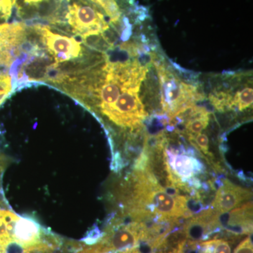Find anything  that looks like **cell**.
<instances>
[{"label":"cell","instance_id":"cell-1","mask_svg":"<svg viewBox=\"0 0 253 253\" xmlns=\"http://www.w3.org/2000/svg\"><path fill=\"white\" fill-rule=\"evenodd\" d=\"M148 71L139 60L111 61L103 53L86 68L60 73L52 83L111 126L132 131L148 116L139 96Z\"/></svg>","mask_w":253,"mask_h":253},{"label":"cell","instance_id":"cell-2","mask_svg":"<svg viewBox=\"0 0 253 253\" xmlns=\"http://www.w3.org/2000/svg\"><path fill=\"white\" fill-rule=\"evenodd\" d=\"M149 169V166L135 168L131 174V191L124 198L126 215L131 220L143 222L178 221L192 217L189 200L163 187Z\"/></svg>","mask_w":253,"mask_h":253},{"label":"cell","instance_id":"cell-3","mask_svg":"<svg viewBox=\"0 0 253 253\" xmlns=\"http://www.w3.org/2000/svg\"><path fill=\"white\" fill-rule=\"evenodd\" d=\"M53 25L68 26L83 41L105 34L112 26L104 11L89 0H61Z\"/></svg>","mask_w":253,"mask_h":253},{"label":"cell","instance_id":"cell-4","mask_svg":"<svg viewBox=\"0 0 253 253\" xmlns=\"http://www.w3.org/2000/svg\"><path fill=\"white\" fill-rule=\"evenodd\" d=\"M159 81L161 105L171 120L196 103L205 99L204 94L194 84L183 81L165 63L151 56Z\"/></svg>","mask_w":253,"mask_h":253},{"label":"cell","instance_id":"cell-5","mask_svg":"<svg viewBox=\"0 0 253 253\" xmlns=\"http://www.w3.org/2000/svg\"><path fill=\"white\" fill-rule=\"evenodd\" d=\"M166 138V137H165ZM164 146L165 139H164ZM163 157L172 186L186 191L199 189L201 184L198 176L204 174L205 167L199 158L183 149L165 146Z\"/></svg>","mask_w":253,"mask_h":253},{"label":"cell","instance_id":"cell-6","mask_svg":"<svg viewBox=\"0 0 253 253\" xmlns=\"http://www.w3.org/2000/svg\"><path fill=\"white\" fill-rule=\"evenodd\" d=\"M31 28L41 39L47 52L54 58L55 62L51 65L50 69L59 68L63 63L74 61L83 56L84 49L82 43L73 37L55 33L49 26L42 23L33 25Z\"/></svg>","mask_w":253,"mask_h":253},{"label":"cell","instance_id":"cell-7","mask_svg":"<svg viewBox=\"0 0 253 253\" xmlns=\"http://www.w3.org/2000/svg\"><path fill=\"white\" fill-rule=\"evenodd\" d=\"M253 196L251 190L236 185L229 179L223 181L218 188L211 208L219 214H226L249 202Z\"/></svg>","mask_w":253,"mask_h":253},{"label":"cell","instance_id":"cell-8","mask_svg":"<svg viewBox=\"0 0 253 253\" xmlns=\"http://www.w3.org/2000/svg\"><path fill=\"white\" fill-rule=\"evenodd\" d=\"M226 220H221V229L236 236L249 235L253 231V204L245 203L232 210L226 215Z\"/></svg>","mask_w":253,"mask_h":253},{"label":"cell","instance_id":"cell-9","mask_svg":"<svg viewBox=\"0 0 253 253\" xmlns=\"http://www.w3.org/2000/svg\"><path fill=\"white\" fill-rule=\"evenodd\" d=\"M252 86H245L236 91L233 96V111L243 112L253 106Z\"/></svg>","mask_w":253,"mask_h":253},{"label":"cell","instance_id":"cell-10","mask_svg":"<svg viewBox=\"0 0 253 253\" xmlns=\"http://www.w3.org/2000/svg\"><path fill=\"white\" fill-rule=\"evenodd\" d=\"M199 253H231L230 243L225 239H214L198 242Z\"/></svg>","mask_w":253,"mask_h":253},{"label":"cell","instance_id":"cell-11","mask_svg":"<svg viewBox=\"0 0 253 253\" xmlns=\"http://www.w3.org/2000/svg\"><path fill=\"white\" fill-rule=\"evenodd\" d=\"M188 140L200 153L206 156H211L209 151V138L206 133H200L196 136H188Z\"/></svg>","mask_w":253,"mask_h":253},{"label":"cell","instance_id":"cell-12","mask_svg":"<svg viewBox=\"0 0 253 253\" xmlns=\"http://www.w3.org/2000/svg\"><path fill=\"white\" fill-rule=\"evenodd\" d=\"M12 90L11 77L6 73L0 74V105L7 97Z\"/></svg>","mask_w":253,"mask_h":253},{"label":"cell","instance_id":"cell-13","mask_svg":"<svg viewBox=\"0 0 253 253\" xmlns=\"http://www.w3.org/2000/svg\"><path fill=\"white\" fill-rule=\"evenodd\" d=\"M16 0H0V18L8 20L12 14Z\"/></svg>","mask_w":253,"mask_h":253},{"label":"cell","instance_id":"cell-14","mask_svg":"<svg viewBox=\"0 0 253 253\" xmlns=\"http://www.w3.org/2000/svg\"><path fill=\"white\" fill-rule=\"evenodd\" d=\"M234 253H253V242L251 238L243 240L234 250Z\"/></svg>","mask_w":253,"mask_h":253},{"label":"cell","instance_id":"cell-15","mask_svg":"<svg viewBox=\"0 0 253 253\" xmlns=\"http://www.w3.org/2000/svg\"><path fill=\"white\" fill-rule=\"evenodd\" d=\"M168 253H182V252H181V251L179 247L178 249L173 250V251H170V252Z\"/></svg>","mask_w":253,"mask_h":253}]
</instances>
